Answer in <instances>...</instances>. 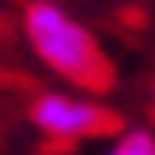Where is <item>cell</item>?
Returning a JSON list of instances; mask_svg holds the SVG:
<instances>
[{"label":"cell","mask_w":155,"mask_h":155,"mask_svg":"<svg viewBox=\"0 0 155 155\" xmlns=\"http://www.w3.org/2000/svg\"><path fill=\"white\" fill-rule=\"evenodd\" d=\"M22 39L39 65L56 73L73 91H99L108 86V56L95 30L61 0H26L22 5Z\"/></svg>","instance_id":"1"},{"label":"cell","mask_w":155,"mask_h":155,"mask_svg":"<svg viewBox=\"0 0 155 155\" xmlns=\"http://www.w3.org/2000/svg\"><path fill=\"white\" fill-rule=\"evenodd\" d=\"M26 121L52 142H91L112 129V112L91 91H35L26 104Z\"/></svg>","instance_id":"2"},{"label":"cell","mask_w":155,"mask_h":155,"mask_svg":"<svg viewBox=\"0 0 155 155\" xmlns=\"http://www.w3.org/2000/svg\"><path fill=\"white\" fill-rule=\"evenodd\" d=\"M104 155H155V129H147V125L121 129V134L108 142Z\"/></svg>","instance_id":"3"}]
</instances>
